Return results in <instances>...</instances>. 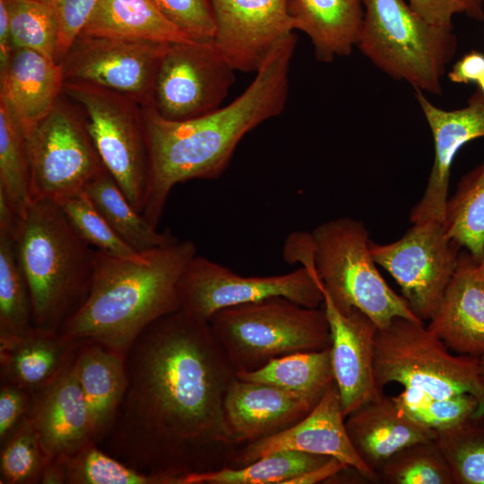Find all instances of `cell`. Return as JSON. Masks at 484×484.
I'll return each instance as SVG.
<instances>
[{
	"instance_id": "6da1fadb",
	"label": "cell",
	"mask_w": 484,
	"mask_h": 484,
	"mask_svg": "<svg viewBox=\"0 0 484 484\" xmlns=\"http://www.w3.org/2000/svg\"><path fill=\"white\" fill-rule=\"evenodd\" d=\"M127 386L98 444L145 473L180 476L229 467L240 447L224 402L237 372L209 322L178 309L146 327L125 354Z\"/></svg>"
},
{
	"instance_id": "7a4b0ae2",
	"label": "cell",
	"mask_w": 484,
	"mask_h": 484,
	"mask_svg": "<svg viewBox=\"0 0 484 484\" xmlns=\"http://www.w3.org/2000/svg\"><path fill=\"white\" fill-rule=\"evenodd\" d=\"M297 44L293 32L269 53L250 85L229 104L184 121L168 120L143 106L149 153L143 217L155 228L173 187L192 179H215L250 131L283 112Z\"/></svg>"
},
{
	"instance_id": "3957f363",
	"label": "cell",
	"mask_w": 484,
	"mask_h": 484,
	"mask_svg": "<svg viewBox=\"0 0 484 484\" xmlns=\"http://www.w3.org/2000/svg\"><path fill=\"white\" fill-rule=\"evenodd\" d=\"M195 255L192 241L179 239L145 252L142 260L96 249L90 292L59 333L125 355L146 327L179 309V279Z\"/></svg>"
},
{
	"instance_id": "277c9868",
	"label": "cell",
	"mask_w": 484,
	"mask_h": 484,
	"mask_svg": "<svg viewBox=\"0 0 484 484\" xmlns=\"http://www.w3.org/2000/svg\"><path fill=\"white\" fill-rule=\"evenodd\" d=\"M14 238L30 290L32 325L57 333L90 292L96 249L49 200L30 202Z\"/></svg>"
},
{
	"instance_id": "5b68a950",
	"label": "cell",
	"mask_w": 484,
	"mask_h": 484,
	"mask_svg": "<svg viewBox=\"0 0 484 484\" xmlns=\"http://www.w3.org/2000/svg\"><path fill=\"white\" fill-rule=\"evenodd\" d=\"M357 46L380 71L414 90L441 95L446 66L457 50L454 28L428 22L405 0H362Z\"/></svg>"
},
{
	"instance_id": "8992f818",
	"label": "cell",
	"mask_w": 484,
	"mask_h": 484,
	"mask_svg": "<svg viewBox=\"0 0 484 484\" xmlns=\"http://www.w3.org/2000/svg\"><path fill=\"white\" fill-rule=\"evenodd\" d=\"M208 322L237 373L255 371L289 354L331 347L324 307H307L283 297L227 307Z\"/></svg>"
},
{
	"instance_id": "52a82bcc",
	"label": "cell",
	"mask_w": 484,
	"mask_h": 484,
	"mask_svg": "<svg viewBox=\"0 0 484 484\" xmlns=\"http://www.w3.org/2000/svg\"><path fill=\"white\" fill-rule=\"evenodd\" d=\"M310 234L313 255L307 268L315 269L323 292L338 311L359 309L378 329L396 317L422 321L380 274L363 222L341 217L321 223Z\"/></svg>"
},
{
	"instance_id": "ba28073f",
	"label": "cell",
	"mask_w": 484,
	"mask_h": 484,
	"mask_svg": "<svg viewBox=\"0 0 484 484\" xmlns=\"http://www.w3.org/2000/svg\"><path fill=\"white\" fill-rule=\"evenodd\" d=\"M449 350L422 321L396 317L376 333V384L383 389L394 382L436 398L471 393L480 402L478 418H484L480 358Z\"/></svg>"
},
{
	"instance_id": "9c48e42d",
	"label": "cell",
	"mask_w": 484,
	"mask_h": 484,
	"mask_svg": "<svg viewBox=\"0 0 484 484\" xmlns=\"http://www.w3.org/2000/svg\"><path fill=\"white\" fill-rule=\"evenodd\" d=\"M63 92L83 111L106 169L143 214L149 181L143 106L126 95L85 82H65Z\"/></svg>"
},
{
	"instance_id": "30bf717a",
	"label": "cell",
	"mask_w": 484,
	"mask_h": 484,
	"mask_svg": "<svg viewBox=\"0 0 484 484\" xmlns=\"http://www.w3.org/2000/svg\"><path fill=\"white\" fill-rule=\"evenodd\" d=\"M30 166V202L57 204L84 191L106 169L83 114L59 99L26 135Z\"/></svg>"
},
{
	"instance_id": "8fae6325",
	"label": "cell",
	"mask_w": 484,
	"mask_h": 484,
	"mask_svg": "<svg viewBox=\"0 0 484 484\" xmlns=\"http://www.w3.org/2000/svg\"><path fill=\"white\" fill-rule=\"evenodd\" d=\"M272 297L311 308L324 303L320 279L315 269L305 266L281 275L242 276L195 255L178 282L179 309L207 322L221 309Z\"/></svg>"
},
{
	"instance_id": "7c38bea8",
	"label": "cell",
	"mask_w": 484,
	"mask_h": 484,
	"mask_svg": "<svg viewBox=\"0 0 484 484\" xmlns=\"http://www.w3.org/2000/svg\"><path fill=\"white\" fill-rule=\"evenodd\" d=\"M235 71L213 39L169 43L150 105L172 121L204 116L221 107L235 82Z\"/></svg>"
},
{
	"instance_id": "4fadbf2b",
	"label": "cell",
	"mask_w": 484,
	"mask_h": 484,
	"mask_svg": "<svg viewBox=\"0 0 484 484\" xmlns=\"http://www.w3.org/2000/svg\"><path fill=\"white\" fill-rule=\"evenodd\" d=\"M369 246L373 259L399 284L411 311L420 320H429L462 248L446 235L443 222L413 223L400 239L388 244L370 240Z\"/></svg>"
},
{
	"instance_id": "5bb4252c",
	"label": "cell",
	"mask_w": 484,
	"mask_h": 484,
	"mask_svg": "<svg viewBox=\"0 0 484 484\" xmlns=\"http://www.w3.org/2000/svg\"><path fill=\"white\" fill-rule=\"evenodd\" d=\"M168 44L81 34L59 64L65 82H85L150 105Z\"/></svg>"
},
{
	"instance_id": "9a60e30c",
	"label": "cell",
	"mask_w": 484,
	"mask_h": 484,
	"mask_svg": "<svg viewBox=\"0 0 484 484\" xmlns=\"http://www.w3.org/2000/svg\"><path fill=\"white\" fill-rule=\"evenodd\" d=\"M213 41L236 71L256 72L272 48L293 33L289 0H211Z\"/></svg>"
},
{
	"instance_id": "2e32d148",
	"label": "cell",
	"mask_w": 484,
	"mask_h": 484,
	"mask_svg": "<svg viewBox=\"0 0 484 484\" xmlns=\"http://www.w3.org/2000/svg\"><path fill=\"white\" fill-rule=\"evenodd\" d=\"M278 451L333 457L367 480L377 482L376 474L362 462L349 438L335 381L313 410L298 423L281 433L240 446L229 467H243Z\"/></svg>"
},
{
	"instance_id": "e0dca14e",
	"label": "cell",
	"mask_w": 484,
	"mask_h": 484,
	"mask_svg": "<svg viewBox=\"0 0 484 484\" xmlns=\"http://www.w3.org/2000/svg\"><path fill=\"white\" fill-rule=\"evenodd\" d=\"M414 96L431 130L434 160L424 194L411 209L410 220L412 224L443 222L454 159L464 144L484 137V95L477 89L465 107L452 110L436 107L421 91L414 90Z\"/></svg>"
},
{
	"instance_id": "ac0fdd59",
	"label": "cell",
	"mask_w": 484,
	"mask_h": 484,
	"mask_svg": "<svg viewBox=\"0 0 484 484\" xmlns=\"http://www.w3.org/2000/svg\"><path fill=\"white\" fill-rule=\"evenodd\" d=\"M323 307L331 331L334 381L346 419L384 394L376 384L374 371L375 338L378 328L359 309L341 313L324 293Z\"/></svg>"
},
{
	"instance_id": "d6986e66",
	"label": "cell",
	"mask_w": 484,
	"mask_h": 484,
	"mask_svg": "<svg viewBox=\"0 0 484 484\" xmlns=\"http://www.w3.org/2000/svg\"><path fill=\"white\" fill-rule=\"evenodd\" d=\"M74 359L52 381L30 393L26 416L50 460L73 455L95 444Z\"/></svg>"
},
{
	"instance_id": "ffe728a7",
	"label": "cell",
	"mask_w": 484,
	"mask_h": 484,
	"mask_svg": "<svg viewBox=\"0 0 484 484\" xmlns=\"http://www.w3.org/2000/svg\"><path fill=\"white\" fill-rule=\"evenodd\" d=\"M319 401L237 377L226 394L225 419L235 442L242 446L286 430Z\"/></svg>"
},
{
	"instance_id": "44dd1931",
	"label": "cell",
	"mask_w": 484,
	"mask_h": 484,
	"mask_svg": "<svg viewBox=\"0 0 484 484\" xmlns=\"http://www.w3.org/2000/svg\"><path fill=\"white\" fill-rule=\"evenodd\" d=\"M477 260L461 251L444 296L427 325L449 350L460 355H484V285Z\"/></svg>"
},
{
	"instance_id": "7402d4cb",
	"label": "cell",
	"mask_w": 484,
	"mask_h": 484,
	"mask_svg": "<svg viewBox=\"0 0 484 484\" xmlns=\"http://www.w3.org/2000/svg\"><path fill=\"white\" fill-rule=\"evenodd\" d=\"M59 63L31 49L14 48L0 70V99L10 108L25 135L54 108L64 91Z\"/></svg>"
},
{
	"instance_id": "603a6c76",
	"label": "cell",
	"mask_w": 484,
	"mask_h": 484,
	"mask_svg": "<svg viewBox=\"0 0 484 484\" xmlns=\"http://www.w3.org/2000/svg\"><path fill=\"white\" fill-rule=\"evenodd\" d=\"M345 427L356 453L376 474L399 450L435 439L436 435V430L412 419L393 397L385 394L348 415Z\"/></svg>"
},
{
	"instance_id": "cb8c5ba5",
	"label": "cell",
	"mask_w": 484,
	"mask_h": 484,
	"mask_svg": "<svg viewBox=\"0 0 484 484\" xmlns=\"http://www.w3.org/2000/svg\"><path fill=\"white\" fill-rule=\"evenodd\" d=\"M74 369L90 412L94 443L107 435L127 386L125 355L85 341L77 350Z\"/></svg>"
},
{
	"instance_id": "d4e9b609",
	"label": "cell",
	"mask_w": 484,
	"mask_h": 484,
	"mask_svg": "<svg viewBox=\"0 0 484 484\" xmlns=\"http://www.w3.org/2000/svg\"><path fill=\"white\" fill-rule=\"evenodd\" d=\"M33 329L25 336L0 343L1 383L30 393L52 381L84 343Z\"/></svg>"
},
{
	"instance_id": "484cf974",
	"label": "cell",
	"mask_w": 484,
	"mask_h": 484,
	"mask_svg": "<svg viewBox=\"0 0 484 484\" xmlns=\"http://www.w3.org/2000/svg\"><path fill=\"white\" fill-rule=\"evenodd\" d=\"M295 30L310 39L319 62L347 56L357 46L364 8L362 0H289Z\"/></svg>"
},
{
	"instance_id": "4316f807",
	"label": "cell",
	"mask_w": 484,
	"mask_h": 484,
	"mask_svg": "<svg viewBox=\"0 0 484 484\" xmlns=\"http://www.w3.org/2000/svg\"><path fill=\"white\" fill-rule=\"evenodd\" d=\"M81 34L166 44L196 40L167 20L151 0H98Z\"/></svg>"
},
{
	"instance_id": "83f0119b",
	"label": "cell",
	"mask_w": 484,
	"mask_h": 484,
	"mask_svg": "<svg viewBox=\"0 0 484 484\" xmlns=\"http://www.w3.org/2000/svg\"><path fill=\"white\" fill-rule=\"evenodd\" d=\"M83 192L111 228L136 251L145 253L178 240L169 230L158 231L137 212L108 170Z\"/></svg>"
},
{
	"instance_id": "f1b7e54d",
	"label": "cell",
	"mask_w": 484,
	"mask_h": 484,
	"mask_svg": "<svg viewBox=\"0 0 484 484\" xmlns=\"http://www.w3.org/2000/svg\"><path fill=\"white\" fill-rule=\"evenodd\" d=\"M237 377L320 400L334 381L331 347L323 350L289 354L273 359L255 371L237 373Z\"/></svg>"
},
{
	"instance_id": "f546056e",
	"label": "cell",
	"mask_w": 484,
	"mask_h": 484,
	"mask_svg": "<svg viewBox=\"0 0 484 484\" xmlns=\"http://www.w3.org/2000/svg\"><path fill=\"white\" fill-rule=\"evenodd\" d=\"M331 457L298 451H278L238 468L180 476L177 484H286L325 463Z\"/></svg>"
},
{
	"instance_id": "4dcf8cb0",
	"label": "cell",
	"mask_w": 484,
	"mask_h": 484,
	"mask_svg": "<svg viewBox=\"0 0 484 484\" xmlns=\"http://www.w3.org/2000/svg\"><path fill=\"white\" fill-rule=\"evenodd\" d=\"M32 329L30 295L15 238L0 229V343L22 338Z\"/></svg>"
},
{
	"instance_id": "1f68e13d",
	"label": "cell",
	"mask_w": 484,
	"mask_h": 484,
	"mask_svg": "<svg viewBox=\"0 0 484 484\" xmlns=\"http://www.w3.org/2000/svg\"><path fill=\"white\" fill-rule=\"evenodd\" d=\"M443 224L446 235L479 261L484 251V160L458 182Z\"/></svg>"
},
{
	"instance_id": "d6a6232c",
	"label": "cell",
	"mask_w": 484,
	"mask_h": 484,
	"mask_svg": "<svg viewBox=\"0 0 484 484\" xmlns=\"http://www.w3.org/2000/svg\"><path fill=\"white\" fill-rule=\"evenodd\" d=\"M30 188L27 138L10 108L0 99V191L21 217L30 203Z\"/></svg>"
},
{
	"instance_id": "836d02e7",
	"label": "cell",
	"mask_w": 484,
	"mask_h": 484,
	"mask_svg": "<svg viewBox=\"0 0 484 484\" xmlns=\"http://www.w3.org/2000/svg\"><path fill=\"white\" fill-rule=\"evenodd\" d=\"M56 460L66 484H172L166 476L145 473L125 464L96 444Z\"/></svg>"
},
{
	"instance_id": "e575fe53",
	"label": "cell",
	"mask_w": 484,
	"mask_h": 484,
	"mask_svg": "<svg viewBox=\"0 0 484 484\" xmlns=\"http://www.w3.org/2000/svg\"><path fill=\"white\" fill-rule=\"evenodd\" d=\"M435 441L454 484H484V418L436 431Z\"/></svg>"
},
{
	"instance_id": "d590c367",
	"label": "cell",
	"mask_w": 484,
	"mask_h": 484,
	"mask_svg": "<svg viewBox=\"0 0 484 484\" xmlns=\"http://www.w3.org/2000/svg\"><path fill=\"white\" fill-rule=\"evenodd\" d=\"M387 484H454L435 439L418 442L393 454L376 471Z\"/></svg>"
},
{
	"instance_id": "8d00e7d4",
	"label": "cell",
	"mask_w": 484,
	"mask_h": 484,
	"mask_svg": "<svg viewBox=\"0 0 484 484\" xmlns=\"http://www.w3.org/2000/svg\"><path fill=\"white\" fill-rule=\"evenodd\" d=\"M49 461L38 433L25 416L1 443L0 483H40Z\"/></svg>"
},
{
	"instance_id": "74e56055",
	"label": "cell",
	"mask_w": 484,
	"mask_h": 484,
	"mask_svg": "<svg viewBox=\"0 0 484 484\" xmlns=\"http://www.w3.org/2000/svg\"><path fill=\"white\" fill-rule=\"evenodd\" d=\"M4 2L14 48L31 49L57 62L58 25L52 12L34 0Z\"/></svg>"
},
{
	"instance_id": "f35d334b",
	"label": "cell",
	"mask_w": 484,
	"mask_h": 484,
	"mask_svg": "<svg viewBox=\"0 0 484 484\" xmlns=\"http://www.w3.org/2000/svg\"><path fill=\"white\" fill-rule=\"evenodd\" d=\"M393 398L405 414L436 431L477 419L480 411L478 399L471 393L436 398L422 392L404 389Z\"/></svg>"
},
{
	"instance_id": "ab89813d",
	"label": "cell",
	"mask_w": 484,
	"mask_h": 484,
	"mask_svg": "<svg viewBox=\"0 0 484 484\" xmlns=\"http://www.w3.org/2000/svg\"><path fill=\"white\" fill-rule=\"evenodd\" d=\"M77 234L95 249L112 255L142 260L140 253L128 245L109 225L84 192L58 204Z\"/></svg>"
},
{
	"instance_id": "60d3db41",
	"label": "cell",
	"mask_w": 484,
	"mask_h": 484,
	"mask_svg": "<svg viewBox=\"0 0 484 484\" xmlns=\"http://www.w3.org/2000/svg\"><path fill=\"white\" fill-rule=\"evenodd\" d=\"M172 24L194 39H212L216 22L211 0H151Z\"/></svg>"
},
{
	"instance_id": "b9f144b4",
	"label": "cell",
	"mask_w": 484,
	"mask_h": 484,
	"mask_svg": "<svg viewBox=\"0 0 484 484\" xmlns=\"http://www.w3.org/2000/svg\"><path fill=\"white\" fill-rule=\"evenodd\" d=\"M48 7L58 25L57 62L65 56L88 22L98 0H34Z\"/></svg>"
},
{
	"instance_id": "7bdbcfd3",
	"label": "cell",
	"mask_w": 484,
	"mask_h": 484,
	"mask_svg": "<svg viewBox=\"0 0 484 484\" xmlns=\"http://www.w3.org/2000/svg\"><path fill=\"white\" fill-rule=\"evenodd\" d=\"M30 393L12 384L1 383L0 444L16 428L26 416Z\"/></svg>"
},
{
	"instance_id": "ee69618b",
	"label": "cell",
	"mask_w": 484,
	"mask_h": 484,
	"mask_svg": "<svg viewBox=\"0 0 484 484\" xmlns=\"http://www.w3.org/2000/svg\"><path fill=\"white\" fill-rule=\"evenodd\" d=\"M408 3L428 22L446 28H454V16L464 12L462 0H408Z\"/></svg>"
},
{
	"instance_id": "f6af8a7d",
	"label": "cell",
	"mask_w": 484,
	"mask_h": 484,
	"mask_svg": "<svg viewBox=\"0 0 484 484\" xmlns=\"http://www.w3.org/2000/svg\"><path fill=\"white\" fill-rule=\"evenodd\" d=\"M484 72V54L471 51L459 59L448 72V80L454 83L477 82Z\"/></svg>"
},
{
	"instance_id": "bcb514c9",
	"label": "cell",
	"mask_w": 484,
	"mask_h": 484,
	"mask_svg": "<svg viewBox=\"0 0 484 484\" xmlns=\"http://www.w3.org/2000/svg\"><path fill=\"white\" fill-rule=\"evenodd\" d=\"M347 468L350 467H348L344 462L336 458L331 457L323 465L306 473L294 477L286 484H315L322 482L331 479Z\"/></svg>"
},
{
	"instance_id": "7dc6e473",
	"label": "cell",
	"mask_w": 484,
	"mask_h": 484,
	"mask_svg": "<svg viewBox=\"0 0 484 484\" xmlns=\"http://www.w3.org/2000/svg\"><path fill=\"white\" fill-rule=\"evenodd\" d=\"M13 50L8 11L4 0H0V70L6 67Z\"/></svg>"
},
{
	"instance_id": "c3c4849f",
	"label": "cell",
	"mask_w": 484,
	"mask_h": 484,
	"mask_svg": "<svg viewBox=\"0 0 484 484\" xmlns=\"http://www.w3.org/2000/svg\"><path fill=\"white\" fill-rule=\"evenodd\" d=\"M464 13L470 18L482 21L484 20L483 0H462Z\"/></svg>"
},
{
	"instance_id": "681fc988",
	"label": "cell",
	"mask_w": 484,
	"mask_h": 484,
	"mask_svg": "<svg viewBox=\"0 0 484 484\" xmlns=\"http://www.w3.org/2000/svg\"><path fill=\"white\" fill-rule=\"evenodd\" d=\"M477 270H478V274L480 276V279L484 285V251L481 257L477 262Z\"/></svg>"
},
{
	"instance_id": "f907efd6",
	"label": "cell",
	"mask_w": 484,
	"mask_h": 484,
	"mask_svg": "<svg viewBox=\"0 0 484 484\" xmlns=\"http://www.w3.org/2000/svg\"><path fill=\"white\" fill-rule=\"evenodd\" d=\"M476 83L478 84V89L484 95V72Z\"/></svg>"
},
{
	"instance_id": "816d5d0a",
	"label": "cell",
	"mask_w": 484,
	"mask_h": 484,
	"mask_svg": "<svg viewBox=\"0 0 484 484\" xmlns=\"http://www.w3.org/2000/svg\"><path fill=\"white\" fill-rule=\"evenodd\" d=\"M480 371L482 377L484 379V355L480 358Z\"/></svg>"
},
{
	"instance_id": "f5cc1de1",
	"label": "cell",
	"mask_w": 484,
	"mask_h": 484,
	"mask_svg": "<svg viewBox=\"0 0 484 484\" xmlns=\"http://www.w3.org/2000/svg\"><path fill=\"white\" fill-rule=\"evenodd\" d=\"M483 4H484V0H483Z\"/></svg>"
}]
</instances>
